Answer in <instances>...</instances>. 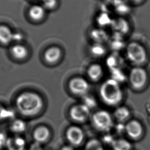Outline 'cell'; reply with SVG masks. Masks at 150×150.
I'll use <instances>...</instances> for the list:
<instances>
[{
	"label": "cell",
	"instance_id": "6da1fadb",
	"mask_svg": "<svg viewBox=\"0 0 150 150\" xmlns=\"http://www.w3.org/2000/svg\"><path fill=\"white\" fill-rule=\"evenodd\" d=\"M15 103L19 112L27 117L38 115L44 106L42 97L35 92L29 91L19 94Z\"/></svg>",
	"mask_w": 150,
	"mask_h": 150
},
{
	"label": "cell",
	"instance_id": "7a4b0ae2",
	"mask_svg": "<svg viewBox=\"0 0 150 150\" xmlns=\"http://www.w3.org/2000/svg\"><path fill=\"white\" fill-rule=\"evenodd\" d=\"M125 52L127 60L137 67L145 64L149 58V51L146 46L137 41H132L126 44Z\"/></svg>",
	"mask_w": 150,
	"mask_h": 150
},
{
	"label": "cell",
	"instance_id": "3957f363",
	"mask_svg": "<svg viewBox=\"0 0 150 150\" xmlns=\"http://www.w3.org/2000/svg\"><path fill=\"white\" fill-rule=\"evenodd\" d=\"M100 93L102 100L108 105H116L122 98L121 88L118 82L113 79L104 82L100 88Z\"/></svg>",
	"mask_w": 150,
	"mask_h": 150
},
{
	"label": "cell",
	"instance_id": "277c9868",
	"mask_svg": "<svg viewBox=\"0 0 150 150\" xmlns=\"http://www.w3.org/2000/svg\"><path fill=\"white\" fill-rule=\"evenodd\" d=\"M94 125L98 129L103 131H108L113 125L112 118L108 112L100 110L96 112L93 117Z\"/></svg>",
	"mask_w": 150,
	"mask_h": 150
},
{
	"label": "cell",
	"instance_id": "5b68a950",
	"mask_svg": "<svg viewBox=\"0 0 150 150\" xmlns=\"http://www.w3.org/2000/svg\"><path fill=\"white\" fill-rule=\"evenodd\" d=\"M129 80L132 86L134 88L140 89L146 84L147 74L145 69L142 67H135L130 72Z\"/></svg>",
	"mask_w": 150,
	"mask_h": 150
},
{
	"label": "cell",
	"instance_id": "8992f818",
	"mask_svg": "<svg viewBox=\"0 0 150 150\" xmlns=\"http://www.w3.org/2000/svg\"><path fill=\"white\" fill-rule=\"evenodd\" d=\"M69 88L74 94L81 95L88 92L89 85L86 79L82 78H73L69 82Z\"/></svg>",
	"mask_w": 150,
	"mask_h": 150
},
{
	"label": "cell",
	"instance_id": "52a82bcc",
	"mask_svg": "<svg viewBox=\"0 0 150 150\" xmlns=\"http://www.w3.org/2000/svg\"><path fill=\"white\" fill-rule=\"evenodd\" d=\"M90 110L83 104H78L71 108L69 114L71 118L77 122H84L90 115Z\"/></svg>",
	"mask_w": 150,
	"mask_h": 150
},
{
	"label": "cell",
	"instance_id": "ba28073f",
	"mask_svg": "<svg viewBox=\"0 0 150 150\" xmlns=\"http://www.w3.org/2000/svg\"><path fill=\"white\" fill-rule=\"evenodd\" d=\"M110 27L116 35L121 37L127 35L130 30L129 22L123 18L113 19Z\"/></svg>",
	"mask_w": 150,
	"mask_h": 150
},
{
	"label": "cell",
	"instance_id": "9c48e42d",
	"mask_svg": "<svg viewBox=\"0 0 150 150\" xmlns=\"http://www.w3.org/2000/svg\"><path fill=\"white\" fill-rule=\"evenodd\" d=\"M67 138L69 142L74 146H79L81 144L84 138L83 131L76 126H72L67 130Z\"/></svg>",
	"mask_w": 150,
	"mask_h": 150
},
{
	"label": "cell",
	"instance_id": "30bf717a",
	"mask_svg": "<svg viewBox=\"0 0 150 150\" xmlns=\"http://www.w3.org/2000/svg\"><path fill=\"white\" fill-rule=\"evenodd\" d=\"M51 132L49 128L45 125L37 127L33 134V139L38 143L42 144L47 142L50 138Z\"/></svg>",
	"mask_w": 150,
	"mask_h": 150
},
{
	"label": "cell",
	"instance_id": "8fae6325",
	"mask_svg": "<svg viewBox=\"0 0 150 150\" xmlns=\"http://www.w3.org/2000/svg\"><path fill=\"white\" fill-rule=\"evenodd\" d=\"M62 54V52L57 46H52L48 48L44 53V59L50 64H54L57 62Z\"/></svg>",
	"mask_w": 150,
	"mask_h": 150
},
{
	"label": "cell",
	"instance_id": "7c38bea8",
	"mask_svg": "<svg viewBox=\"0 0 150 150\" xmlns=\"http://www.w3.org/2000/svg\"><path fill=\"white\" fill-rule=\"evenodd\" d=\"M125 130L130 137L136 139L142 135V127L141 124L136 120L130 121L126 125Z\"/></svg>",
	"mask_w": 150,
	"mask_h": 150
},
{
	"label": "cell",
	"instance_id": "4fadbf2b",
	"mask_svg": "<svg viewBox=\"0 0 150 150\" xmlns=\"http://www.w3.org/2000/svg\"><path fill=\"white\" fill-rule=\"evenodd\" d=\"M13 33L8 26L0 25V42L3 44H7L13 41Z\"/></svg>",
	"mask_w": 150,
	"mask_h": 150
},
{
	"label": "cell",
	"instance_id": "5bb4252c",
	"mask_svg": "<svg viewBox=\"0 0 150 150\" xmlns=\"http://www.w3.org/2000/svg\"><path fill=\"white\" fill-rule=\"evenodd\" d=\"M104 30L102 29H94L91 33V36L93 39H94L93 43L104 44V42L109 39V36Z\"/></svg>",
	"mask_w": 150,
	"mask_h": 150
},
{
	"label": "cell",
	"instance_id": "9a60e30c",
	"mask_svg": "<svg viewBox=\"0 0 150 150\" xmlns=\"http://www.w3.org/2000/svg\"><path fill=\"white\" fill-rule=\"evenodd\" d=\"M45 13V9L40 5H34L31 7L29 11V15L31 19L39 21L44 17Z\"/></svg>",
	"mask_w": 150,
	"mask_h": 150
},
{
	"label": "cell",
	"instance_id": "2e32d148",
	"mask_svg": "<svg viewBox=\"0 0 150 150\" xmlns=\"http://www.w3.org/2000/svg\"><path fill=\"white\" fill-rule=\"evenodd\" d=\"M103 73V69L100 64L94 63L91 65L88 69V74L89 77L94 81L100 79Z\"/></svg>",
	"mask_w": 150,
	"mask_h": 150
},
{
	"label": "cell",
	"instance_id": "e0dca14e",
	"mask_svg": "<svg viewBox=\"0 0 150 150\" xmlns=\"http://www.w3.org/2000/svg\"><path fill=\"white\" fill-rule=\"evenodd\" d=\"M11 53L15 58L22 60L27 57L28 50L25 46L20 44H17L11 48Z\"/></svg>",
	"mask_w": 150,
	"mask_h": 150
},
{
	"label": "cell",
	"instance_id": "ac0fdd59",
	"mask_svg": "<svg viewBox=\"0 0 150 150\" xmlns=\"http://www.w3.org/2000/svg\"><path fill=\"white\" fill-rule=\"evenodd\" d=\"M93 45L90 48V52L91 54L95 57H101L106 54V48L103 44L93 43Z\"/></svg>",
	"mask_w": 150,
	"mask_h": 150
},
{
	"label": "cell",
	"instance_id": "d6986e66",
	"mask_svg": "<svg viewBox=\"0 0 150 150\" xmlns=\"http://www.w3.org/2000/svg\"><path fill=\"white\" fill-rule=\"evenodd\" d=\"M7 142L10 150H22L25 144L23 139L19 137L13 138Z\"/></svg>",
	"mask_w": 150,
	"mask_h": 150
},
{
	"label": "cell",
	"instance_id": "ffe728a7",
	"mask_svg": "<svg viewBox=\"0 0 150 150\" xmlns=\"http://www.w3.org/2000/svg\"><path fill=\"white\" fill-rule=\"evenodd\" d=\"M115 115L116 118L120 121H125L129 117V111L125 107H121L117 108L115 111Z\"/></svg>",
	"mask_w": 150,
	"mask_h": 150
},
{
	"label": "cell",
	"instance_id": "44dd1931",
	"mask_svg": "<svg viewBox=\"0 0 150 150\" xmlns=\"http://www.w3.org/2000/svg\"><path fill=\"white\" fill-rule=\"evenodd\" d=\"M26 127L25 123L23 121L21 120H16L11 124V129L15 133H21L25 131Z\"/></svg>",
	"mask_w": 150,
	"mask_h": 150
},
{
	"label": "cell",
	"instance_id": "7402d4cb",
	"mask_svg": "<svg viewBox=\"0 0 150 150\" xmlns=\"http://www.w3.org/2000/svg\"><path fill=\"white\" fill-rule=\"evenodd\" d=\"M114 148L115 150H129L131 144L125 140H118L114 144Z\"/></svg>",
	"mask_w": 150,
	"mask_h": 150
},
{
	"label": "cell",
	"instance_id": "603a6c76",
	"mask_svg": "<svg viewBox=\"0 0 150 150\" xmlns=\"http://www.w3.org/2000/svg\"><path fill=\"white\" fill-rule=\"evenodd\" d=\"M45 9H52L56 6L57 0H42Z\"/></svg>",
	"mask_w": 150,
	"mask_h": 150
},
{
	"label": "cell",
	"instance_id": "cb8c5ba5",
	"mask_svg": "<svg viewBox=\"0 0 150 150\" xmlns=\"http://www.w3.org/2000/svg\"><path fill=\"white\" fill-rule=\"evenodd\" d=\"M10 117V110L0 104V120L6 119Z\"/></svg>",
	"mask_w": 150,
	"mask_h": 150
},
{
	"label": "cell",
	"instance_id": "d4e9b609",
	"mask_svg": "<svg viewBox=\"0 0 150 150\" xmlns=\"http://www.w3.org/2000/svg\"><path fill=\"white\" fill-rule=\"evenodd\" d=\"M129 6H139L146 2V0H124Z\"/></svg>",
	"mask_w": 150,
	"mask_h": 150
},
{
	"label": "cell",
	"instance_id": "484cf974",
	"mask_svg": "<svg viewBox=\"0 0 150 150\" xmlns=\"http://www.w3.org/2000/svg\"><path fill=\"white\" fill-rule=\"evenodd\" d=\"M23 39V35L20 33H13V40L19 42Z\"/></svg>",
	"mask_w": 150,
	"mask_h": 150
},
{
	"label": "cell",
	"instance_id": "4316f807",
	"mask_svg": "<svg viewBox=\"0 0 150 150\" xmlns=\"http://www.w3.org/2000/svg\"><path fill=\"white\" fill-rule=\"evenodd\" d=\"M61 150H74V149L71 146H65Z\"/></svg>",
	"mask_w": 150,
	"mask_h": 150
},
{
	"label": "cell",
	"instance_id": "83f0119b",
	"mask_svg": "<svg viewBox=\"0 0 150 150\" xmlns=\"http://www.w3.org/2000/svg\"><path fill=\"white\" fill-rule=\"evenodd\" d=\"M35 1H39V0H35Z\"/></svg>",
	"mask_w": 150,
	"mask_h": 150
}]
</instances>
